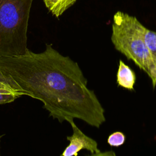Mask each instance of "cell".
Wrapping results in <instances>:
<instances>
[{
    "mask_svg": "<svg viewBox=\"0 0 156 156\" xmlns=\"http://www.w3.org/2000/svg\"><path fill=\"white\" fill-rule=\"evenodd\" d=\"M0 69L10 76L26 96L40 100L49 116L60 122L77 118L99 128L106 121L105 110L78 63L46 44L36 53L0 57Z\"/></svg>",
    "mask_w": 156,
    "mask_h": 156,
    "instance_id": "obj_1",
    "label": "cell"
},
{
    "mask_svg": "<svg viewBox=\"0 0 156 156\" xmlns=\"http://www.w3.org/2000/svg\"><path fill=\"white\" fill-rule=\"evenodd\" d=\"M146 29L135 16L118 11L113 17L111 41L116 50L147 74L155 88L156 65L144 41Z\"/></svg>",
    "mask_w": 156,
    "mask_h": 156,
    "instance_id": "obj_2",
    "label": "cell"
},
{
    "mask_svg": "<svg viewBox=\"0 0 156 156\" xmlns=\"http://www.w3.org/2000/svg\"><path fill=\"white\" fill-rule=\"evenodd\" d=\"M34 0H0V57L23 55Z\"/></svg>",
    "mask_w": 156,
    "mask_h": 156,
    "instance_id": "obj_3",
    "label": "cell"
},
{
    "mask_svg": "<svg viewBox=\"0 0 156 156\" xmlns=\"http://www.w3.org/2000/svg\"><path fill=\"white\" fill-rule=\"evenodd\" d=\"M73 129V135L68 136L66 139L69 144L64 149L61 155L62 156H77L78 152L82 149H85L91 152L92 155H99L101 151L98 147V143L94 139L88 136L79 129L74 122V119L67 121Z\"/></svg>",
    "mask_w": 156,
    "mask_h": 156,
    "instance_id": "obj_4",
    "label": "cell"
},
{
    "mask_svg": "<svg viewBox=\"0 0 156 156\" xmlns=\"http://www.w3.org/2000/svg\"><path fill=\"white\" fill-rule=\"evenodd\" d=\"M24 95V92L13 79L0 69V104L12 102Z\"/></svg>",
    "mask_w": 156,
    "mask_h": 156,
    "instance_id": "obj_5",
    "label": "cell"
},
{
    "mask_svg": "<svg viewBox=\"0 0 156 156\" xmlns=\"http://www.w3.org/2000/svg\"><path fill=\"white\" fill-rule=\"evenodd\" d=\"M136 82V75L134 71L124 62L119 60L116 73V83L118 87L133 91Z\"/></svg>",
    "mask_w": 156,
    "mask_h": 156,
    "instance_id": "obj_6",
    "label": "cell"
},
{
    "mask_svg": "<svg viewBox=\"0 0 156 156\" xmlns=\"http://www.w3.org/2000/svg\"><path fill=\"white\" fill-rule=\"evenodd\" d=\"M44 4L48 10L58 18L68 9L71 7L77 0H43Z\"/></svg>",
    "mask_w": 156,
    "mask_h": 156,
    "instance_id": "obj_7",
    "label": "cell"
},
{
    "mask_svg": "<svg viewBox=\"0 0 156 156\" xmlns=\"http://www.w3.org/2000/svg\"><path fill=\"white\" fill-rule=\"evenodd\" d=\"M144 41L152 61L156 65V32L147 28L145 32Z\"/></svg>",
    "mask_w": 156,
    "mask_h": 156,
    "instance_id": "obj_8",
    "label": "cell"
},
{
    "mask_svg": "<svg viewBox=\"0 0 156 156\" xmlns=\"http://www.w3.org/2000/svg\"><path fill=\"white\" fill-rule=\"evenodd\" d=\"M125 141L126 135L119 131L112 133L107 138V143L112 147H119L124 144Z\"/></svg>",
    "mask_w": 156,
    "mask_h": 156,
    "instance_id": "obj_9",
    "label": "cell"
},
{
    "mask_svg": "<svg viewBox=\"0 0 156 156\" xmlns=\"http://www.w3.org/2000/svg\"><path fill=\"white\" fill-rule=\"evenodd\" d=\"M2 137V135H0V138Z\"/></svg>",
    "mask_w": 156,
    "mask_h": 156,
    "instance_id": "obj_10",
    "label": "cell"
}]
</instances>
